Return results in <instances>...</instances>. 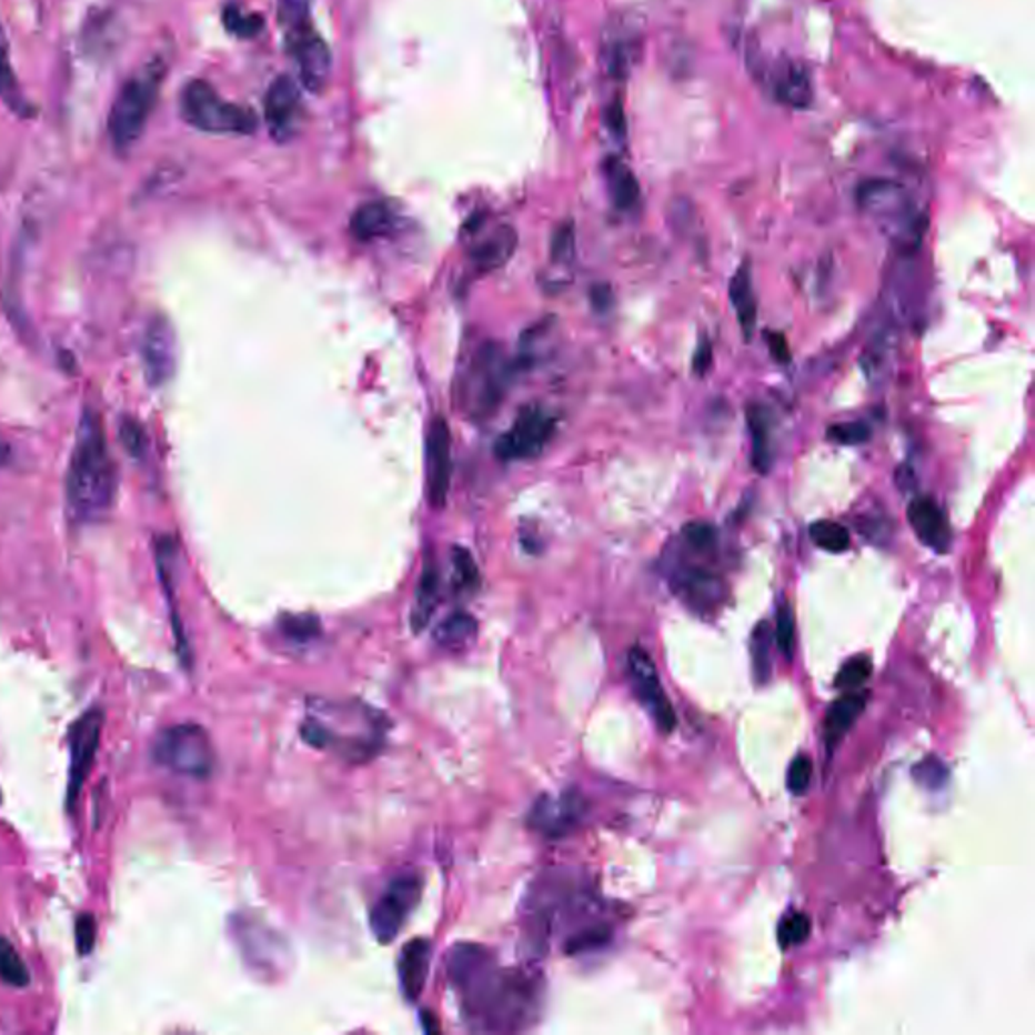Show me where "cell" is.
Segmentation results:
<instances>
[{
	"mask_svg": "<svg viewBox=\"0 0 1035 1035\" xmlns=\"http://www.w3.org/2000/svg\"><path fill=\"white\" fill-rule=\"evenodd\" d=\"M448 975L462 1003L463 1017L475 1032H524L541 1015V975L529 968L500 967L485 946H453Z\"/></svg>",
	"mask_w": 1035,
	"mask_h": 1035,
	"instance_id": "6da1fadb",
	"label": "cell"
},
{
	"mask_svg": "<svg viewBox=\"0 0 1035 1035\" xmlns=\"http://www.w3.org/2000/svg\"><path fill=\"white\" fill-rule=\"evenodd\" d=\"M66 488L69 510L79 522H98L112 510L115 470L102 419L91 406L79 416Z\"/></svg>",
	"mask_w": 1035,
	"mask_h": 1035,
	"instance_id": "7a4b0ae2",
	"label": "cell"
},
{
	"mask_svg": "<svg viewBox=\"0 0 1035 1035\" xmlns=\"http://www.w3.org/2000/svg\"><path fill=\"white\" fill-rule=\"evenodd\" d=\"M167 76V63L157 57L125 79L118 91L108 118V132L118 152L135 147L147 130L148 120L157 108L160 88Z\"/></svg>",
	"mask_w": 1035,
	"mask_h": 1035,
	"instance_id": "3957f363",
	"label": "cell"
},
{
	"mask_svg": "<svg viewBox=\"0 0 1035 1035\" xmlns=\"http://www.w3.org/2000/svg\"><path fill=\"white\" fill-rule=\"evenodd\" d=\"M181 115L187 124L209 134H251L258 128L255 113L223 100L204 79H192L182 88Z\"/></svg>",
	"mask_w": 1035,
	"mask_h": 1035,
	"instance_id": "277c9868",
	"label": "cell"
},
{
	"mask_svg": "<svg viewBox=\"0 0 1035 1035\" xmlns=\"http://www.w3.org/2000/svg\"><path fill=\"white\" fill-rule=\"evenodd\" d=\"M152 758L170 773L209 778L217 765L211 736L199 724H174L160 731L152 743Z\"/></svg>",
	"mask_w": 1035,
	"mask_h": 1035,
	"instance_id": "5b68a950",
	"label": "cell"
},
{
	"mask_svg": "<svg viewBox=\"0 0 1035 1035\" xmlns=\"http://www.w3.org/2000/svg\"><path fill=\"white\" fill-rule=\"evenodd\" d=\"M510 384V364L504 350L498 344H482L462 383V403L465 411L482 421L494 415Z\"/></svg>",
	"mask_w": 1035,
	"mask_h": 1035,
	"instance_id": "8992f818",
	"label": "cell"
},
{
	"mask_svg": "<svg viewBox=\"0 0 1035 1035\" xmlns=\"http://www.w3.org/2000/svg\"><path fill=\"white\" fill-rule=\"evenodd\" d=\"M855 199L860 209L872 214L882 225L904 229L918 239L923 235V217L914 211L911 194L901 182L870 179L857 187Z\"/></svg>",
	"mask_w": 1035,
	"mask_h": 1035,
	"instance_id": "52a82bcc",
	"label": "cell"
},
{
	"mask_svg": "<svg viewBox=\"0 0 1035 1035\" xmlns=\"http://www.w3.org/2000/svg\"><path fill=\"white\" fill-rule=\"evenodd\" d=\"M556 433V419L542 406H524L512 429L495 443V455L502 462H520L539 458Z\"/></svg>",
	"mask_w": 1035,
	"mask_h": 1035,
	"instance_id": "ba28073f",
	"label": "cell"
},
{
	"mask_svg": "<svg viewBox=\"0 0 1035 1035\" xmlns=\"http://www.w3.org/2000/svg\"><path fill=\"white\" fill-rule=\"evenodd\" d=\"M421 896L423 878L419 874H403L389 884L371 912L372 934L381 945L393 943Z\"/></svg>",
	"mask_w": 1035,
	"mask_h": 1035,
	"instance_id": "9c48e42d",
	"label": "cell"
},
{
	"mask_svg": "<svg viewBox=\"0 0 1035 1035\" xmlns=\"http://www.w3.org/2000/svg\"><path fill=\"white\" fill-rule=\"evenodd\" d=\"M285 46L298 68V76L305 90L320 93L330 81L332 53L326 41L318 34L312 23L283 34Z\"/></svg>",
	"mask_w": 1035,
	"mask_h": 1035,
	"instance_id": "30bf717a",
	"label": "cell"
},
{
	"mask_svg": "<svg viewBox=\"0 0 1035 1035\" xmlns=\"http://www.w3.org/2000/svg\"><path fill=\"white\" fill-rule=\"evenodd\" d=\"M142 366L150 386H164L177 372L179 361V342L177 332L164 314L152 315L148 320L142 336Z\"/></svg>",
	"mask_w": 1035,
	"mask_h": 1035,
	"instance_id": "8fae6325",
	"label": "cell"
},
{
	"mask_svg": "<svg viewBox=\"0 0 1035 1035\" xmlns=\"http://www.w3.org/2000/svg\"><path fill=\"white\" fill-rule=\"evenodd\" d=\"M103 731V710L91 709L73 724L69 736L71 743V763H69L68 810H76L81 787L90 775L93 758L100 746Z\"/></svg>",
	"mask_w": 1035,
	"mask_h": 1035,
	"instance_id": "7c38bea8",
	"label": "cell"
},
{
	"mask_svg": "<svg viewBox=\"0 0 1035 1035\" xmlns=\"http://www.w3.org/2000/svg\"><path fill=\"white\" fill-rule=\"evenodd\" d=\"M627 670H630L631 686H633L635 696L640 699L645 709L650 710L660 731H674L675 712L665 696L650 653L643 652L642 647H633L627 655Z\"/></svg>",
	"mask_w": 1035,
	"mask_h": 1035,
	"instance_id": "4fadbf2b",
	"label": "cell"
},
{
	"mask_svg": "<svg viewBox=\"0 0 1035 1035\" xmlns=\"http://www.w3.org/2000/svg\"><path fill=\"white\" fill-rule=\"evenodd\" d=\"M585 813V800L574 791H564L561 795H542L530 811L529 827L541 833L542 837L561 840L574 832V827L583 822Z\"/></svg>",
	"mask_w": 1035,
	"mask_h": 1035,
	"instance_id": "5bb4252c",
	"label": "cell"
},
{
	"mask_svg": "<svg viewBox=\"0 0 1035 1035\" xmlns=\"http://www.w3.org/2000/svg\"><path fill=\"white\" fill-rule=\"evenodd\" d=\"M758 78L763 79L776 102L788 108H807L811 102V76L805 66L793 59H761Z\"/></svg>",
	"mask_w": 1035,
	"mask_h": 1035,
	"instance_id": "9a60e30c",
	"label": "cell"
},
{
	"mask_svg": "<svg viewBox=\"0 0 1035 1035\" xmlns=\"http://www.w3.org/2000/svg\"><path fill=\"white\" fill-rule=\"evenodd\" d=\"M304 102L300 86L290 76H280L265 93V122L273 140L288 142L300 130Z\"/></svg>",
	"mask_w": 1035,
	"mask_h": 1035,
	"instance_id": "2e32d148",
	"label": "cell"
},
{
	"mask_svg": "<svg viewBox=\"0 0 1035 1035\" xmlns=\"http://www.w3.org/2000/svg\"><path fill=\"white\" fill-rule=\"evenodd\" d=\"M451 431L443 416H435L428 435V500L431 508L448 506L451 488Z\"/></svg>",
	"mask_w": 1035,
	"mask_h": 1035,
	"instance_id": "e0dca14e",
	"label": "cell"
},
{
	"mask_svg": "<svg viewBox=\"0 0 1035 1035\" xmlns=\"http://www.w3.org/2000/svg\"><path fill=\"white\" fill-rule=\"evenodd\" d=\"M908 520L916 536L934 551L945 552L951 544V530L943 510L931 498H916L908 506Z\"/></svg>",
	"mask_w": 1035,
	"mask_h": 1035,
	"instance_id": "ac0fdd59",
	"label": "cell"
},
{
	"mask_svg": "<svg viewBox=\"0 0 1035 1035\" xmlns=\"http://www.w3.org/2000/svg\"><path fill=\"white\" fill-rule=\"evenodd\" d=\"M431 965V945L425 938H415L401 951L399 958V981L401 989L409 1002H416L428 983Z\"/></svg>",
	"mask_w": 1035,
	"mask_h": 1035,
	"instance_id": "d6986e66",
	"label": "cell"
},
{
	"mask_svg": "<svg viewBox=\"0 0 1035 1035\" xmlns=\"http://www.w3.org/2000/svg\"><path fill=\"white\" fill-rule=\"evenodd\" d=\"M518 248V235L514 227L502 225L494 233L485 237L482 243L472 251V268L478 275H485L492 271L504 268Z\"/></svg>",
	"mask_w": 1035,
	"mask_h": 1035,
	"instance_id": "ffe728a7",
	"label": "cell"
},
{
	"mask_svg": "<svg viewBox=\"0 0 1035 1035\" xmlns=\"http://www.w3.org/2000/svg\"><path fill=\"white\" fill-rule=\"evenodd\" d=\"M680 585V595L699 611L716 607L724 596V585L716 574L702 569H686L675 576Z\"/></svg>",
	"mask_w": 1035,
	"mask_h": 1035,
	"instance_id": "44dd1931",
	"label": "cell"
},
{
	"mask_svg": "<svg viewBox=\"0 0 1035 1035\" xmlns=\"http://www.w3.org/2000/svg\"><path fill=\"white\" fill-rule=\"evenodd\" d=\"M440 569L433 561H428L425 569H423V576H421L419 586H416L415 603H413V611H411V627L415 633H421L428 627L435 609L440 605Z\"/></svg>",
	"mask_w": 1035,
	"mask_h": 1035,
	"instance_id": "7402d4cb",
	"label": "cell"
},
{
	"mask_svg": "<svg viewBox=\"0 0 1035 1035\" xmlns=\"http://www.w3.org/2000/svg\"><path fill=\"white\" fill-rule=\"evenodd\" d=\"M394 214L384 203H366L350 219V233L359 241H374L393 231Z\"/></svg>",
	"mask_w": 1035,
	"mask_h": 1035,
	"instance_id": "603a6c76",
	"label": "cell"
},
{
	"mask_svg": "<svg viewBox=\"0 0 1035 1035\" xmlns=\"http://www.w3.org/2000/svg\"><path fill=\"white\" fill-rule=\"evenodd\" d=\"M867 694L866 692H854V694H847L844 699L837 700L833 704L830 712H827V719H825V741L830 746H835L844 738L845 732L852 728L855 719L862 714V710L866 709Z\"/></svg>",
	"mask_w": 1035,
	"mask_h": 1035,
	"instance_id": "cb8c5ba5",
	"label": "cell"
},
{
	"mask_svg": "<svg viewBox=\"0 0 1035 1035\" xmlns=\"http://www.w3.org/2000/svg\"><path fill=\"white\" fill-rule=\"evenodd\" d=\"M605 174H607L609 192L615 207L621 211L633 209L640 201V182L635 179V174L617 158H611L605 164Z\"/></svg>",
	"mask_w": 1035,
	"mask_h": 1035,
	"instance_id": "d4e9b609",
	"label": "cell"
},
{
	"mask_svg": "<svg viewBox=\"0 0 1035 1035\" xmlns=\"http://www.w3.org/2000/svg\"><path fill=\"white\" fill-rule=\"evenodd\" d=\"M748 428L753 435V465L756 472L766 473L773 465V450L768 438V416L761 405L748 406Z\"/></svg>",
	"mask_w": 1035,
	"mask_h": 1035,
	"instance_id": "484cf974",
	"label": "cell"
},
{
	"mask_svg": "<svg viewBox=\"0 0 1035 1035\" xmlns=\"http://www.w3.org/2000/svg\"><path fill=\"white\" fill-rule=\"evenodd\" d=\"M475 633H478V621L473 620L470 613L458 611L448 620L441 621L440 627L435 630V642L445 650H462L473 642Z\"/></svg>",
	"mask_w": 1035,
	"mask_h": 1035,
	"instance_id": "4316f807",
	"label": "cell"
},
{
	"mask_svg": "<svg viewBox=\"0 0 1035 1035\" xmlns=\"http://www.w3.org/2000/svg\"><path fill=\"white\" fill-rule=\"evenodd\" d=\"M773 640H775L773 627L766 621H761L754 627L753 640H751L754 680L758 684H766V680L771 677V645H773Z\"/></svg>",
	"mask_w": 1035,
	"mask_h": 1035,
	"instance_id": "83f0119b",
	"label": "cell"
},
{
	"mask_svg": "<svg viewBox=\"0 0 1035 1035\" xmlns=\"http://www.w3.org/2000/svg\"><path fill=\"white\" fill-rule=\"evenodd\" d=\"M0 100L9 103L14 112H24L27 105L23 102V96L17 88V79L12 73L11 56H9V41L0 23Z\"/></svg>",
	"mask_w": 1035,
	"mask_h": 1035,
	"instance_id": "f1b7e54d",
	"label": "cell"
},
{
	"mask_svg": "<svg viewBox=\"0 0 1035 1035\" xmlns=\"http://www.w3.org/2000/svg\"><path fill=\"white\" fill-rule=\"evenodd\" d=\"M0 981L11 987H27L31 983V973L23 957L4 936H0Z\"/></svg>",
	"mask_w": 1035,
	"mask_h": 1035,
	"instance_id": "f546056e",
	"label": "cell"
},
{
	"mask_svg": "<svg viewBox=\"0 0 1035 1035\" xmlns=\"http://www.w3.org/2000/svg\"><path fill=\"white\" fill-rule=\"evenodd\" d=\"M813 542L827 552H845L850 549V532L842 524L832 520L815 522L810 529Z\"/></svg>",
	"mask_w": 1035,
	"mask_h": 1035,
	"instance_id": "4dcf8cb0",
	"label": "cell"
},
{
	"mask_svg": "<svg viewBox=\"0 0 1035 1035\" xmlns=\"http://www.w3.org/2000/svg\"><path fill=\"white\" fill-rule=\"evenodd\" d=\"M453 586L458 593L468 595L480 586V571L472 554L465 549L453 551Z\"/></svg>",
	"mask_w": 1035,
	"mask_h": 1035,
	"instance_id": "1f68e13d",
	"label": "cell"
},
{
	"mask_svg": "<svg viewBox=\"0 0 1035 1035\" xmlns=\"http://www.w3.org/2000/svg\"><path fill=\"white\" fill-rule=\"evenodd\" d=\"M118 438L125 453L134 460H142L148 450V435L144 425L134 416H124L118 425Z\"/></svg>",
	"mask_w": 1035,
	"mask_h": 1035,
	"instance_id": "d6a6232c",
	"label": "cell"
},
{
	"mask_svg": "<svg viewBox=\"0 0 1035 1035\" xmlns=\"http://www.w3.org/2000/svg\"><path fill=\"white\" fill-rule=\"evenodd\" d=\"M609 941H611V931H609L607 926H591V928H585L581 933L573 934L566 941L564 951L569 955H583V953H591V951L607 945Z\"/></svg>",
	"mask_w": 1035,
	"mask_h": 1035,
	"instance_id": "836d02e7",
	"label": "cell"
},
{
	"mask_svg": "<svg viewBox=\"0 0 1035 1035\" xmlns=\"http://www.w3.org/2000/svg\"><path fill=\"white\" fill-rule=\"evenodd\" d=\"M310 7H312V0H280L278 2V19L282 24L283 34L310 24Z\"/></svg>",
	"mask_w": 1035,
	"mask_h": 1035,
	"instance_id": "e575fe53",
	"label": "cell"
},
{
	"mask_svg": "<svg viewBox=\"0 0 1035 1035\" xmlns=\"http://www.w3.org/2000/svg\"><path fill=\"white\" fill-rule=\"evenodd\" d=\"M223 23L227 31L237 37H255L263 29V19L259 14L241 11L235 4L227 7L223 11Z\"/></svg>",
	"mask_w": 1035,
	"mask_h": 1035,
	"instance_id": "d590c367",
	"label": "cell"
},
{
	"mask_svg": "<svg viewBox=\"0 0 1035 1035\" xmlns=\"http://www.w3.org/2000/svg\"><path fill=\"white\" fill-rule=\"evenodd\" d=\"M811 933V921L803 912H793L778 926V943L783 948L801 945Z\"/></svg>",
	"mask_w": 1035,
	"mask_h": 1035,
	"instance_id": "8d00e7d4",
	"label": "cell"
},
{
	"mask_svg": "<svg viewBox=\"0 0 1035 1035\" xmlns=\"http://www.w3.org/2000/svg\"><path fill=\"white\" fill-rule=\"evenodd\" d=\"M872 675V662L866 655H855L850 662H845L844 667L840 670L837 674V687H844V690H855V687L862 686L866 682L867 677Z\"/></svg>",
	"mask_w": 1035,
	"mask_h": 1035,
	"instance_id": "74e56055",
	"label": "cell"
},
{
	"mask_svg": "<svg viewBox=\"0 0 1035 1035\" xmlns=\"http://www.w3.org/2000/svg\"><path fill=\"white\" fill-rule=\"evenodd\" d=\"M574 249H576V237H574V225L566 221L559 227L552 235L551 258L554 263H571L574 259Z\"/></svg>",
	"mask_w": 1035,
	"mask_h": 1035,
	"instance_id": "f35d334b",
	"label": "cell"
},
{
	"mask_svg": "<svg viewBox=\"0 0 1035 1035\" xmlns=\"http://www.w3.org/2000/svg\"><path fill=\"white\" fill-rule=\"evenodd\" d=\"M773 635H775L778 650L791 657L793 647H795V617H793V609L788 607L787 603H783L776 611V627Z\"/></svg>",
	"mask_w": 1035,
	"mask_h": 1035,
	"instance_id": "ab89813d",
	"label": "cell"
},
{
	"mask_svg": "<svg viewBox=\"0 0 1035 1035\" xmlns=\"http://www.w3.org/2000/svg\"><path fill=\"white\" fill-rule=\"evenodd\" d=\"M282 630L293 642L305 643L320 633V623L312 615H288L282 620Z\"/></svg>",
	"mask_w": 1035,
	"mask_h": 1035,
	"instance_id": "60d3db41",
	"label": "cell"
},
{
	"mask_svg": "<svg viewBox=\"0 0 1035 1035\" xmlns=\"http://www.w3.org/2000/svg\"><path fill=\"white\" fill-rule=\"evenodd\" d=\"M914 778L926 788H941L948 781V768L941 758H926L914 766Z\"/></svg>",
	"mask_w": 1035,
	"mask_h": 1035,
	"instance_id": "b9f144b4",
	"label": "cell"
},
{
	"mask_svg": "<svg viewBox=\"0 0 1035 1035\" xmlns=\"http://www.w3.org/2000/svg\"><path fill=\"white\" fill-rule=\"evenodd\" d=\"M827 438L835 441V443H840V445H862V443L870 441L872 431H870L866 423L852 421V423H840V425L830 428Z\"/></svg>",
	"mask_w": 1035,
	"mask_h": 1035,
	"instance_id": "7bdbcfd3",
	"label": "cell"
},
{
	"mask_svg": "<svg viewBox=\"0 0 1035 1035\" xmlns=\"http://www.w3.org/2000/svg\"><path fill=\"white\" fill-rule=\"evenodd\" d=\"M811 773H813V765H811L810 758H807V756H797V758L791 763V766H788V791L795 793V795L805 793V788L810 787Z\"/></svg>",
	"mask_w": 1035,
	"mask_h": 1035,
	"instance_id": "ee69618b",
	"label": "cell"
},
{
	"mask_svg": "<svg viewBox=\"0 0 1035 1035\" xmlns=\"http://www.w3.org/2000/svg\"><path fill=\"white\" fill-rule=\"evenodd\" d=\"M684 539L696 551H709L716 541V530L709 522H690L684 529Z\"/></svg>",
	"mask_w": 1035,
	"mask_h": 1035,
	"instance_id": "f6af8a7d",
	"label": "cell"
},
{
	"mask_svg": "<svg viewBox=\"0 0 1035 1035\" xmlns=\"http://www.w3.org/2000/svg\"><path fill=\"white\" fill-rule=\"evenodd\" d=\"M96 936H98V926L96 918L91 914H81L76 924V943H78L79 955H90L96 946Z\"/></svg>",
	"mask_w": 1035,
	"mask_h": 1035,
	"instance_id": "bcb514c9",
	"label": "cell"
},
{
	"mask_svg": "<svg viewBox=\"0 0 1035 1035\" xmlns=\"http://www.w3.org/2000/svg\"><path fill=\"white\" fill-rule=\"evenodd\" d=\"M751 283H753L751 282V268H748V263H743L741 270L736 271V275L732 278L731 290H728L732 304H743L744 300L753 298V285Z\"/></svg>",
	"mask_w": 1035,
	"mask_h": 1035,
	"instance_id": "7dc6e473",
	"label": "cell"
},
{
	"mask_svg": "<svg viewBox=\"0 0 1035 1035\" xmlns=\"http://www.w3.org/2000/svg\"><path fill=\"white\" fill-rule=\"evenodd\" d=\"M736 310H738V320H741L744 338L751 340L754 332V324H756V302H754V298L744 300L743 304L736 305Z\"/></svg>",
	"mask_w": 1035,
	"mask_h": 1035,
	"instance_id": "c3c4849f",
	"label": "cell"
},
{
	"mask_svg": "<svg viewBox=\"0 0 1035 1035\" xmlns=\"http://www.w3.org/2000/svg\"><path fill=\"white\" fill-rule=\"evenodd\" d=\"M768 349H771V354L776 362L781 364H787L791 361V350H788L787 338L778 332H773L768 334Z\"/></svg>",
	"mask_w": 1035,
	"mask_h": 1035,
	"instance_id": "681fc988",
	"label": "cell"
},
{
	"mask_svg": "<svg viewBox=\"0 0 1035 1035\" xmlns=\"http://www.w3.org/2000/svg\"><path fill=\"white\" fill-rule=\"evenodd\" d=\"M894 482L898 485V490H901L902 494H911V492L916 490V485H918L916 473H914L911 465H906V463L901 465V468L896 470V473H894Z\"/></svg>",
	"mask_w": 1035,
	"mask_h": 1035,
	"instance_id": "f907efd6",
	"label": "cell"
},
{
	"mask_svg": "<svg viewBox=\"0 0 1035 1035\" xmlns=\"http://www.w3.org/2000/svg\"><path fill=\"white\" fill-rule=\"evenodd\" d=\"M710 366H712V346H710L709 340H702L699 349H696V354H694V372L699 376H704Z\"/></svg>",
	"mask_w": 1035,
	"mask_h": 1035,
	"instance_id": "816d5d0a",
	"label": "cell"
},
{
	"mask_svg": "<svg viewBox=\"0 0 1035 1035\" xmlns=\"http://www.w3.org/2000/svg\"><path fill=\"white\" fill-rule=\"evenodd\" d=\"M591 298H593V305H595L599 312H605L613 304V292L609 285H596L591 292Z\"/></svg>",
	"mask_w": 1035,
	"mask_h": 1035,
	"instance_id": "f5cc1de1",
	"label": "cell"
},
{
	"mask_svg": "<svg viewBox=\"0 0 1035 1035\" xmlns=\"http://www.w3.org/2000/svg\"><path fill=\"white\" fill-rule=\"evenodd\" d=\"M11 460H12L11 445H9L7 441L0 438V468H4V465H9V463H11Z\"/></svg>",
	"mask_w": 1035,
	"mask_h": 1035,
	"instance_id": "db71d44e",
	"label": "cell"
}]
</instances>
